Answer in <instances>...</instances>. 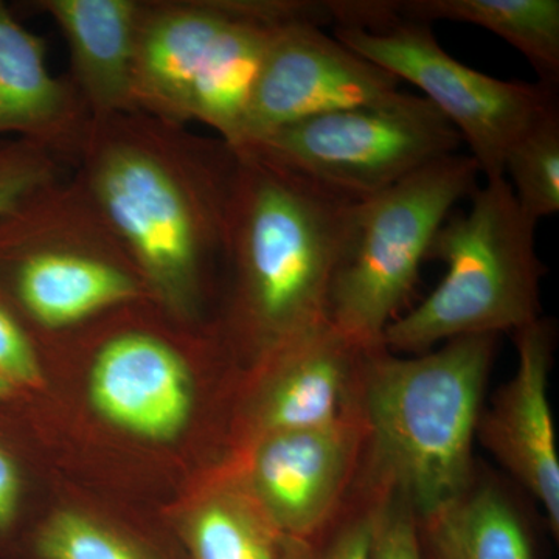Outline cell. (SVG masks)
Returning a JSON list of instances; mask_svg holds the SVG:
<instances>
[{"mask_svg":"<svg viewBox=\"0 0 559 559\" xmlns=\"http://www.w3.org/2000/svg\"><path fill=\"white\" fill-rule=\"evenodd\" d=\"M72 167L148 294L193 307L210 272L224 266L237 151L130 112L91 119Z\"/></svg>","mask_w":559,"mask_h":559,"instance_id":"obj_1","label":"cell"},{"mask_svg":"<svg viewBox=\"0 0 559 559\" xmlns=\"http://www.w3.org/2000/svg\"><path fill=\"white\" fill-rule=\"evenodd\" d=\"M224 267L231 336L259 358L329 322L331 280L356 201L255 151H237Z\"/></svg>","mask_w":559,"mask_h":559,"instance_id":"obj_2","label":"cell"},{"mask_svg":"<svg viewBox=\"0 0 559 559\" xmlns=\"http://www.w3.org/2000/svg\"><path fill=\"white\" fill-rule=\"evenodd\" d=\"M496 337H460L412 356L384 345L367 349L359 390L367 429L364 487L403 500L418 521L471 487Z\"/></svg>","mask_w":559,"mask_h":559,"instance_id":"obj_3","label":"cell"},{"mask_svg":"<svg viewBox=\"0 0 559 559\" xmlns=\"http://www.w3.org/2000/svg\"><path fill=\"white\" fill-rule=\"evenodd\" d=\"M535 229L509 179H488L468 212L451 213L437 231L428 259L447 263V275L428 299L390 323L384 347L419 355L439 342L516 333L540 319L546 267L536 255Z\"/></svg>","mask_w":559,"mask_h":559,"instance_id":"obj_4","label":"cell"},{"mask_svg":"<svg viewBox=\"0 0 559 559\" xmlns=\"http://www.w3.org/2000/svg\"><path fill=\"white\" fill-rule=\"evenodd\" d=\"M146 296L72 173L0 216V300L25 329H73Z\"/></svg>","mask_w":559,"mask_h":559,"instance_id":"obj_5","label":"cell"},{"mask_svg":"<svg viewBox=\"0 0 559 559\" xmlns=\"http://www.w3.org/2000/svg\"><path fill=\"white\" fill-rule=\"evenodd\" d=\"M479 175L473 157L451 154L355 202L331 280V326L359 347L384 345L430 242L454 205L479 189Z\"/></svg>","mask_w":559,"mask_h":559,"instance_id":"obj_6","label":"cell"},{"mask_svg":"<svg viewBox=\"0 0 559 559\" xmlns=\"http://www.w3.org/2000/svg\"><path fill=\"white\" fill-rule=\"evenodd\" d=\"M460 142L459 132L436 106L400 92L381 105L297 121L245 150L360 201L455 154Z\"/></svg>","mask_w":559,"mask_h":559,"instance_id":"obj_7","label":"cell"},{"mask_svg":"<svg viewBox=\"0 0 559 559\" xmlns=\"http://www.w3.org/2000/svg\"><path fill=\"white\" fill-rule=\"evenodd\" d=\"M334 38L364 60L409 81L443 114L485 179L502 178L511 146L558 108L557 87L485 75L451 57L428 24L399 21L381 31L337 27Z\"/></svg>","mask_w":559,"mask_h":559,"instance_id":"obj_8","label":"cell"},{"mask_svg":"<svg viewBox=\"0 0 559 559\" xmlns=\"http://www.w3.org/2000/svg\"><path fill=\"white\" fill-rule=\"evenodd\" d=\"M367 429L360 411L314 428L252 441L238 487L282 538L326 527L358 484Z\"/></svg>","mask_w":559,"mask_h":559,"instance_id":"obj_9","label":"cell"},{"mask_svg":"<svg viewBox=\"0 0 559 559\" xmlns=\"http://www.w3.org/2000/svg\"><path fill=\"white\" fill-rule=\"evenodd\" d=\"M400 81L364 60L312 21L283 25L271 40L253 87L240 151L297 121L381 105Z\"/></svg>","mask_w":559,"mask_h":559,"instance_id":"obj_10","label":"cell"},{"mask_svg":"<svg viewBox=\"0 0 559 559\" xmlns=\"http://www.w3.org/2000/svg\"><path fill=\"white\" fill-rule=\"evenodd\" d=\"M240 0H142L134 62L138 112L189 127L194 97L218 75Z\"/></svg>","mask_w":559,"mask_h":559,"instance_id":"obj_11","label":"cell"},{"mask_svg":"<svg viewBox=\"0 0 559 559\" xmlns=\"http://www.w3.org/2000/svg\"><path fill=\"white\" fill-rule=\"evenodd\" d=\"M90 396L114 426L153 441L176 439L197 406L194 374L182 349L142 325L120 326L98 341Z\"/></svg>","mask_w":559,"mask_h":559,"instance_id":"obj_12","label":"cell"},{"mask_svg":"<svg viewBox=\"0 0 559 559\" xmlns=\"http://www.w3.org/2000/svg\"><path fill=\"white\" fill-rule=\"evenodd\" d=\"M518 366L481 409L476 439L500 466L543 507L555 539L559 536V452L549 378L555 330L538 319L516 331Z\"/></svg>","mask_w":559,"mask_h":559,"instance_id":"obj_13","label":"cell"},{"mask_svg":"<svg viewBox=\"0 0 559 559\" xmlns=\"http://www.w3.org/2000/svg\"><path fill=\"white\" fill-rule=\"evenodd\" d=\"M367 349L326 323L261 358L263 371L246 411L249 443L358 411Z\"/></svg>","mask_w":559,"mask_h":559,"instance_id":"obj_14","label":"cell"},{"mask_svg":"<svg viewBox=\"0 0 559 559\" xmlns=\"http://www.w3.org/2000/svg\"><path fill=\"white\" fill-rule=\"evenodd\" d=\"M90 121L73 84L50 72L43 38L0 0V140L31 142L73 165Z\"/></svg>","mask_w":559,"mask_h":559,"instance_id":"obj_15","label":"cell"},{"mask_svg":"<svg viewBox=\"0 0 559 559\" xmlns=\"http://www.w3.org/2000/svg\"><path fill=\"white\" fill-rule=\"evenodd\" d=\"M68 44L72 80L92 120L138 112L134 62L142 0H38Z\"/></svg>","mask_w":559,"mask_h":559,"instance_id":"obj_16","label":"cell"},{"mask_svg":"<svg viewBox=\"0 0 559 559\" xmlns=\"http://www.w3.org/2000/svg\"><path fill=\"white\" fill-rule=\"evenodd\" d=\"M418 527L426 559H538L518 503L502 485L477 474L455 502Z\"/></svg>","mask_w":559,"mask_h":559,"instance_id":"obj_17","label":"cell"},{"mask_svg":"<svg viewBox=\"0 0 559 559\" xmlns=\"http://www.w3.org/2000/svg\"><path fill=\"white\" fill-rule=\"evenodd\" d=\"M400 21L463 22L487 28L527 58L539 83L559 80L558 0H406L393 2Z\"/></svg>","mask_w":559,"mask_h":559,"instance_id":"obj_18","label":"cell"},{"mask_svg":"<svg viewBox=\"0 0 559 559\" xmlns=\"http://www.w3.org/2000/svg\"><path fill=\"white\" fill-rule=\"evenodd\" d=\"M189 559H280L282 536L238 485L213 491L183 528Z\"/></svg>","mask_w":559,"mask_h":559,"instance_id":"obj_19","label":"cell"},{"mask_svg":"<svg viewBox=\"0 0 559 559\" xmlns=\"http://www.w3.org/2000/svg\"><path fill=\"white\" fill-rule=\"evenodd\" d=\"M20 550L27 559H171L148 540L76 510L55 511Z\"/></svg>","mask_w":559,"mask_h":559,"instance_id":"obj_20","label":"cell"},{"mask_svg":"<svg viewBox=\"0 0 559 559\" xmlns=\"http://www.w3.org/2000/svg\"><path fill=\"white\" fill-rule=\"evenodd\" d=\"M503 175L525 218L538 223L559 210V109L538 121L507 153Z\"/></svg>","mask_w":559,"mask_h":559,"instance_id":"obj_21","label":"cell"},{"mask_svg":"<svg viewBox=\"0 0 559 559\" xmlns=\"http://www.w3.org/2000/svg\"><path fill=\"white\" fill-rule=\"evenodd\" d=\"M381 496L358 480L341 513L305 539L282 538L280 559H373Z\"/></svg>","mask_w":559,"mask_h":559,"instance_id":"obj_22","label":"cell"},{"mask_svg":"<svg viewBox=\"0 0 559 559\" xmlns=\"http://www.w3.org/2000/svg\"><path fill=\"white\" fill-rule=\"evenodd\" d=\"M49 150L16 139L0 140V216L36 191L69 175Z\"/></svg>","mask_w":559,"mask_h":559,"instance_id":"obj_23","label":"cell"},{"mask_svg":"<svg viewBox=\"0 0 559 559\" xmlns=\"http://www.w3.org/2000/svg\"><path fill=\"white\" fill-rule=\"evenodd\" d=\"M0 373L17 389H38L43 362L35 340L24 323L0 300Z\"/></svg>","mask_w":559,"mask_h":559,"instance_id":"obj_24","label":"cell"},{"mask_svg":"<svg viewBox=\"0 0 559 559\" xmlns=\"http://www.w3.org/2000/svg\"><path fill=\"white\" fill-rule=\"evenodd\" d=\"M373 559H426L417 516L403 500L382 496L374 530Z\"/></svg>","mask_w":559,"mask_h":559,"instance_id":"obj_25","label":"cell"},{"mask_svg":"<svg viewBox=\"0 0 559 559\" xmlns=\"http://www.w3.org/2000/svg\"><path fill=\"white\" fill-rule=\"evenodd\" d=\"M24 485L20 457L5 440L0 439V547L3 549L11 546L21 520Z\"/></svg>","mask_w":559,"mask_h":559,"instance_id":"obj_26","label":"cell"},{"mask_svg":"<svg viewBox=\"0 0 559 559\" xmlns=\"http://www.w3.org/2000/svg\"><path fill=\"white\" fill-rule=\"evenodd\" d=\"M21 390L16 385L11 384L2 373H0V403H7L16 399L20 395Z\"/></svg>","mask_w":559,"mask_h":559,"instance_id":"obj_27","label":"cell"}]
</instances>
